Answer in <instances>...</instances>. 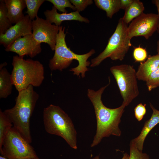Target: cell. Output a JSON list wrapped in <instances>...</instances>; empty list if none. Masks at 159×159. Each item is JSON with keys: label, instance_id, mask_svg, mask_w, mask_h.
<instances>
[{"label": "cell", "instance_id": "28", "mask_svg": "<svg viewBox=\"0 0 159 159\" xmlns=\"http://www.w3.org/2000/svg\"><path fill=\"white\" fill-rule=\"evenodd\" d=\"M146 104L140 103L134 109V114L136 118L138 121H140L146 113Z\"/></svg>", "mask_w": 159, "mask_h": 159}, {"label": "cell", "instance_id": "13", "mask_svg": "<svg viewBox=\"0 0 159 159\" xmlns=\"http://www.w3.org/2000/svg\"><path fill=\"white\" fill-rule=\"evenodd\" d=\"M44 14L47 20L58 26H60L62 21H66L75 20L87 23H90L87 18L82 16L77 11L69 13L60 14L57 12V10L54 6L51 10H47Z\"/></svg>", "mask_w": 159, "mask_h": 159}, {"label": "cell", "instance_id": "1", "mask_svg": "<svg viewBox=\"0 0 159 159\" xmlns=\"http://www.w3.org/2000/svg\"><path fill=\"white\" fill-rule=\"evenodd\" d=\"M109 81L108 84L97 90L88 89L87 91V96L94 107L97 121L96 132L90 145L91 147L99 144L104 138L121 135L119 125L125 106L122 104L116 108H109L104 105L101 99L104 91L110 84V77Z\"/></svg>", "mask_w": 159, "mask_h": 159}, {"label": "cell", "instance_id": "16", "mask_svg": "<svg viewBox=\"0 0 159 159\" xmlns=\"http://www.w3.org/2000/svg\"><path fill=\"white\" fill-rule=\"evenodd\" d=\"M159 65V55L149 56L147 60L141 62L136 72L138 79L146 81L150 74Z\"/></svg>", "mask_w": 159, "mask_h": 159}, {"label": "cell", "instance_id": "4", "mask_svg": "<svg viewBox=\"0 0 159 159\" xmlns=\"http://www.w3.org/2000/svg\"><path fill=\"white\" fill-rule=\"evenodd\" d=\"M43 121L47 132L61 137L72 148L77 149V132L71 118L61 107L50 104L44 108Z\"/></svg>", "mask_w": 159, "mask_h": 159}, {"label": "cell", "instance_id": "6", "mask_svg": "<svg viewBox=\"0 0 159 159\" xmlns=\"http://www.w3.org/2000/svg\"><path fill=\"white\" fill-rule=\"evenodd\" d=\"M127 24L120 18L115 31L110 38L104 50L91 60L90 67L99 65L105 59L110 58L112 60L124 59L131 46V39L128 35Z\"/></svg>", "mask_w": 159, "mask_h": 159}, {"label": "cell", "instance_id": "32", "mask_svg": "<svg viewBox=\"0 0 159 159\" xmlns=\"http://www.w3.org/2000/svg\"><path fill=\"white\" fill-rule=\"evenodd\" d=\"M157 54L159 55V40L157 42Z\"/></svg>", "mask_w": 159, "mask_h": 159}, {"label": "cell", "instance_id": "18", "mask_svg": "<svg viewBox=\"0 0 159 159\" xmlns=\"http://www.w3.org/2000/svg\"><path fill=\"white\" fill-rule=\"evenodd\" d=\"M144 9L142 2L139 0H133L131 4L125 10L124 15L122 18L123 21L127 24L143 13Z\"/></svg>", "mask_w": 159, "mask_h": 159}, {"label": "cell", "instance_id": "30", "mask_svg": "<svg viewBox=\"0 0 159 159\" xmlns=\"http://www.w3.org/2000/svg\"><path fill=\"white\" fill-rule=\"evenodd\" d=\"M152 2L156 6L158 13V15L159 18V24L157 31L158 33L159 34V0H153L152 1Z\"/></svg>", "mask_w": 159, "mask_h": 159}, {"label": "cell", "instance_id": "8", "mask_svg": "<svg viewBox=\"0 0 159 159\" xmlns=\"http://www.w3.org/2000/svg\"><path fill=\"white\" fill-rule=\"evenodd\" d=\"M0 152L9 159H39L34 148L13 127L6 135Z\"/></svg>", "mask_w": 159, "mask_h": 159}, {"label": "cell", "instance_id": "33", "mask_svg": "<svg viewBox=\"0 0 159 159\" xmlns=\"http://www.w3.org/2000/svg\"><path fill=\"white\" fill-rule=\"evenodd\" d=\"M0 159H9L2 155L0 156Z\"/></svg>", "mask_w": 159, "mask_h": 159}, {"label": "cell", "instance_id": "11", "mask_svg": "<svg viewBox=\"0 0 159 159\" xmlns=\"http://www.w3.org/2000/svg\"><path fill=\"white\" fill-rule=\"evenodd\" d=\"M5 50L15 52L19 56L33 58L40 53L42 49L41 44L35 40L32 34L17 38Z\"/></svg>", "mask_w": 159, "mask_h": 159}, {"label": "cell", "instance_id": "21", "mask_svg": "<svg viewBox=\"0 0 159 159\" xmlns=\"http://www.w3.org/2000/svg\"><path fill=\"white\" fill-rule=\"evenodd\" d=\"M7 15V10L4 0L0 1V35L5 33L12 26Z\"/></svg>", "mask_w": 159, "mask_h": 159}, {"label": "cell", "instance_id": "27", "mask_svg": "<svg viewBox=\"0 0 159 159\" xmlns=\"http://www.w3.org/2000/svg\"><path fill=\"white\" fill-rule=\"evenodd\" d=\"M70 1L79 12L84 11L87 6L93 3L92 0H70Z\"/></svg>", "mask_w": 159, "mask_h": 159}, {"label": "cell", "instance_id": "3", "mask_svg": "<svg viewBox=\"0 0 159 159\" xmlns=\"http://www.w3.org/2000/svg\"><path fill=\"white\" fill-rule=\"evenodd\" d=\"M65 27L59 26V30L56 38L55 52L53 57L50 59L48 64L51 70H56L62 71L68 67L74 60L77 61L78 64L76 67L72 68L69 71L73 72V74L79 77H85L86 72L89 70L87 67L90 65L91 62L88 59L95 53L94 49L82 54L75 53L67 47L65 41L66 34Z\"/></svg>", "mask_w": 159, "mask_h": 159}, {"label": "cell", "instance_id": "24", "mask_svg": "<svg viewBox=\"0 0 159 159\" xmlns=\"http://www.w3.org/2000/svg\"><path fill=\"white\" fill-rule=\"evenodd\" d=\"M146 82L149 91L159 87V65L150 74Z\"/></svg>", "mask_w": 159, "mask_h": 159}, {"label": "cell", "instance_id": "22", "mask_svg": "<svg viewBox=\"0 0 159 159\" xmlns=\"http://www.w3.org/2000/svg\"><path fill=\"white\" fill-rule=\"evenodd\" d=\"M27 8L26 13L27 14L32 21L37 16L38 10L44 0H25Z\"/></svg>", "mask_w": 159, "mask_h": 159}, {"label": "cell", "instance_id": "29", "mask_svg": "<svg viewBox=\"0 0 159 159\" xmlns=\"http://www.w3.org/2000/svg\"><path fill=\"white\" fill-rule=\"evenodd\" d=\"M133 0H120V8L125 10L132 2Z\"/></svg>", "mask_w": 159, "mask_h": 159}, {"label": "cell", "instance_id": "26", "mask_svg": "<svg viewBox=\"0 0 159 159\" xmlns=\"http://www.w3.org/2000/svg\"><path fill=\"white\" fill-rule=\"evenodd\" d=\"M147 52L145 49L139 47L134 49L133 57L136 62L144 61L147 58Z\"/></svg>", "mask_w": 159, "mask_h": 159}, {"label": "cell", "instance_id": "15", "mask_svg": "<svg viewBox=\"0 0 159 159\" xmlns=\"http://www.w3.org/2000/svg\"><path fill=\"white\" fill-rule=\"evenodd\" d=\"M4 0L7 16L12 24L17 23L24 17L23 11L26 7L25 0Z\"/></svg>", "mask_w": 159, "mask_h": 159}, {"label": "cell", "instance_id": "2", "mask_svg": "<svg viewBox=\"0 0 159 159\" xmlns=\"http://www.w3.org/2000/svg\"><path fill=\"white\" fill-rule=\"evenodd\" d=\"M39 97L33 87L29 85L26 89L18 92L14 106L4 111L13 127L30 144L32 142L30 119Z\"/></svg>", "mask_w": 159, "mask_h": 159}, {"label": "cell", "instance_id": "25", "mask_svg": "<svg viewBox=\"0 0 159 159\" xmlns=\"http://www.w3.org/2000/svg\"><path fill=\"white\" fill-rule=\"evenodd\" d=\"M130 155L129 159H149V155L137 148L133 145H130Z\"/></svg>", "mask_w": 159, "mask_h": 159}, {"label": "cell", "instance_id": "19", "mask_svg": "<svg viewBox=\"0 0 159 159\" xmlns=\"http://www.w3.org/2000/svg\"><path fill=\"white\" fill-rule=\"evenodd\" d=\"M99 9L105 11L107 16L111 19L113 15L121 9L120 0H94Z\"/></svg>", "mask_w": 159, "mask_h": 159}, {"label": "cell", "instance_id": "5", "mask_svg": "<svg viewBox=\"0 0 159 159\" xmlns=\"http://www.w3.org/2000/svg\"><path fill=\"white\" fill-rule=\"evenodd\" d=\"M24 57L16 55L13 57L11 79L18 92L30 85L39 87L44 79L43 64L39 61L25 59Z\"/></svg>", "mask_w": 159, "mask_h": 159}, {"label": "cell", "instance_id": "31", "mask_svg": "<svg viewBox=\"0 0 159 159\" xmlns=\"http://www.w3.org/2000/svg\"><path fill=\"white\" fill-rule=\"evenodd\" d=\"M129 155L127 153H125L123 155V157L121 159H129ZM92 159H100L99 156H96L94 157Z\"/></svg>", "mask_w": 159, "mask_h": 159}, {"label": "cell", "instance_id": "14", "mask_svg": "<svg viewBox=\"0 0 159 159\" xmlns=\"http://www.w3.org/2000/svg\"><path fill=\"white\" fill-rule=\"evenodd\" d=\"M150 105L153 110L150 118L145 122L139 136L132 140L130 143L141 151H142L144 143L147 136L151 130L159 123V110L155 109L150 103Z\"/></svg>", "mask_w": 159, "mask_h": 159}, {"label": "cell", "instance_id": "9", "mask_svg": "<svg viewBox=\"0 0 159 159\" xmlns=\"http://www.w3.org/2000/svg\"><path fill=\"white\" fill-rule=\"evenodd\" d=\"M158 24V14L143 13L130 23L127 27L128 35L131 39L143 36L148 39L157 31Z\"/></svg>", "mask_w": 159, "mask_h": 159}, {"label": "cell", "instance_id": "7", "mask_svg": "<svg viewBox=\"0 0 159 159\" xmlns=\"http://www.w3.org/2000/svg\"><path fill=\"white\" fill-rule=\"evenodd\" d=\"M118 86L123 101L122 104L128 106L139 94L136 72L133 66L122 64L110 68Z\"/></svg>", "mask_w": 159, "mask_h": 159}, {"label": "cell", "instance_id": "12", "mask_svg": "<svg viewBox=\"0 0 159 159\" xmlns=\"http://www.w3.org/2000/svg\"><path fill=\"white\" fill-rule=\"evenodd\" d=\"M32 21L28 15L20 21L8 29L5 33L0 35V44L6 48L17 38L32 34Z\"/></svg>", "mask_w": 159, "mask_h": 159}, {"label": "cell", "instance_id": "34", "mask_svg": "<svg viewBox=\"0 0 159 159\" xmlns=\"http://www.w3.org/2000/svg\"><path fill=\"white\" fill-rule=\"evenodd\" d=\"M36 159L30 158H28V159Z\"/></svg>", "mask_w": 159, "mask_h": 159}, {"label": "cell", "instance_id": "20", "mask_svg": "<svg viewBox=\"0 0 159 159\" xmlns=\"http://www.w3.org/2000/svg\"><path fill=\"white\" fill-rule=\"evenodd\" d=\"M13 125L4 112L0 109V152L1 151L3 140Z\"/></svg>", "mask_w": 159, "mask_h": 159}, {"label": "cell", "instance_id": "23", "mask_svg": "<svg viewBox=\"0 0 159 159\" xmlns=\"http://www.w3.org/2000/svg\"><path fill=\"white\" fill-rule=\"evenodd\" d=\"M46 1L52 3L57 10L63 13L68 12L66 9L67 7L70 8L74 11H76L75 7L69 0H47Z\"/></svg>", "mask_w": 159, "mask_h": 159}, {"label": "cell", "instance_id": "10", "mask_svg": "<svg viewBox=\"0 0 159 159\" xmlns=\"http://www.w3.org/2000/svg\"><path fill=\"white\" fill-rule=\"evenodd\" d=\"M32 26L35 40L39 44H47L52 50L54 51L59 26L52 24L46 19L38 16L32 21Z\"/></svg>", "mask_w": 159, "mask_h": 159}, {"label": "cell", "instance_id": "17", "mask_svg": "<svg viewBox=\"0 0 159 159\" xmlns=\"http://www.w3.org/2000/svg\"><path fill=\"white\" fill-rule=\"evenodd\" d=\"M6 62L0 65V98H7L11 93L13 85L11 75L7 69L4 67Z\"/></svg>", "mask_w": 159, "mask_h": 159}]
</instances>
